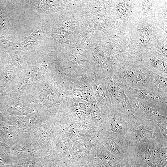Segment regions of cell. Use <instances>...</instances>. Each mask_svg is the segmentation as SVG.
I'll return each mask as SVG.
<instances>
[{
  "label": "cell",
  "instance_id": "16",
  "mask_svg": "<svg viewBox=\"0 0 167 167\" xmlns=\"http://www.w3.org/2000/svg\"><path fill=\"white\" fill-rule=\"evenodd\" d=\"M128 98L135 111L134 115L152 121L157 124L167 122V116L161 114L158 109L143 104L137 99Z\"/></svg>",
  "mask_w": 167,
  "mask_h": 167
},
{
  "label": "cell",
  "instance_id": "14",
  "mask_svg": "<svg viewBox=\"0 0 167 167\" xmlns=\"http://www.w3.org/2000/svg\"><path fill=\"white\" fill-rule=\"evenodd\" d=\"M97 143L122 160L128 162L129 147L126 140H122L104 134H99Z\"/></svg>",
  "mask_w": 167,
  "mask_h": 167
},
{
  "label": "cell",
  "instance_id": "26",
  "mask_svg": "<svg viewBox=\"0 0 167 167\" xmlns=\"http://www.w3.org/2000/svg\"><path fill=\"white\" fill-rule=\"evenodd\" d=\"M88 167H106L103 164L101 160L96 157L88 164Z\"/></svg>",
  "mask_w": 167,
  "mask_h": 167
},
{
  "label": "cell",
  "instance_id": "31",
  "mask_svg": "<svg viewBox=\"0 0 167 167\" xmlns=\"http://www.w3.org/2000/svg\"><path fill=\"white\" fill-rule=\"evenodd\" d=\"M2 0H0V3L1 2H2Z\"/></svg>",
  "mask_w": 167,
  "mask_h": 167
},
{
  "label": "cell",
  "instance_id": "25",
  "mask_svg": "<svg viewBox=\"0 0 167 167\" xmlns=\"http://www.w3.org/2000/svg\"><path fill=\"white\" fill-rule=\"evenodd\" d=\"M71 160L66 159L60 160H55L53 167H81Z\"/></svg>",
  "mask_w": 167,
  "mask_h": 167
},
{
  "label": "cell",
  "instance_id": "13",
  "mask_svg": "<svg viewBox=\"0 0 167 167\" xmlns=\"http://www.w3.org/2000/svg\"><path fill=\"white\" fill-rule=\"evenodd\" d=\"M141 60L144 66L152 72L167 78V59L153 48L144 50Z\"/></svg>",
  "mask_w": 167,
  "mask_h": 167
},
{
  "label": "cell",
  "instance_id": "11",
  "mask_svg": "<svg viewBox=\"0 0 167 167\" xmlns=\"http://www.w3.org/2000/svg\"><path fill=\"white\" fill-rule=\"evenodd\" d=\"M61 122H43L33 132L35 138L45 156L52 155L53 143L60 134Z\"/></svg>",
  "mask_w": 167,
  "mask_h": 167
},
{
  "label": "cell",
  "instance_id": "29",
  "mask_svg": "<svg viewBox=\"0 0 167 167\" xmlns=\"http://www.w3.org/2000/svg\"><path fill=\"white\" fill-rule=\"evenodd\" d=\"M6 55V54L0 50V57Z\"/></svg>",
  "mask_w": 167,
  "mask_h": 167
},
{
  "label": "cell",
  "instance_id": "22",
  "mask_svg": "<svg viewBox=\"0 0 167 167\" xmlns=\"http://www.w3.org/2000/svg\"><path fill=\"white\" fill-rule=\"evenodd\" d=\"M28 1L33 6L34 10L38 13H45L54 11L57 10L58 7L56 1L33 0Z\"/></svg>",
  "mask_w": 167,
  "mask_h": 167
},
{
  "label": "cell",
  "instance_id": "19",
  "mask_svg": "<svg viewBox=\"0 0 167 167\" xmlns=\"http://www.w3.org/2000/svg\"><path fill=\"white\" fill-rule=\"evenodd\" d=\"M96 156L101 160L106 167H123L125 163L127 162L112 154L98 143Z\"/></svg>",
  "mask_w": 167,
  "mask_h": 167
},
{
  "label": "cell",
  "instance_id": "3",
  "mask_svg": "<svg viewBox=\"0 0 167 167\" xmlns=\"http://www.w3.org/2000/svg\"><path fill=\"white\" fill-rule=\"evenodd\" d=\"M132 30L130 41V49L127 52L131 55L141 57L143 52L154 46L163 39L167 38L166 34L154 25L151 20H138Z\"/></svg>",
  "mask_w": 167,
  "mask_h": 167
},
{
  "label": "cell",
  "instance_id": "8",
  "mask_svg": "<svg viewBox=\"0 0 167 167\" xmlns=\"http://www.w3.org/2000/svg\"><path fill=\"white\" fill-rule=\"evenodd\" d=\"M99 130L93 123L67 119L61 124L60 134L73 142L83 139H98Z\"/></svg>",
  "mask_w": 167,
  "mask_h": 167
},
{
  "label": "cell",
  "instance_id": "18",
  "mask_svg": "<svg viewBox=\"0 0 167 167\" xmlns=\"http://www.w3.org/2000/svg\"><path fill=\"white\" fill-rule=\"evenodd\" d=\"M73 142L69 138L61 134L56 137L52 146V155L55 160L67 159Z\"/></svg>",
  "mask_w": 167,
  "mask_h": 167
},
{
  "label": "cell",
  "instance_id": "12",
  "mask_svg": "<svg viewBox=\"0 0 167 167\" xmlns=\"http://www.w3.org/2000/svg\"><path fill=\"white\" fill-rule=\"evenodd\" d=\"M11 152L21 158L45 156L35 138L27 133H24L19 140L11 147Z\"/></svg>",
  "mask_w": 167,
  "mask_h": 167
},
{
  "label": "cell",
  "instance_id": "6",
  "mask_svg": "<svg viewBox=\"0 0 167 167\" xmlns=\"http://www.w3.org/2000/svg\"><path fill=\"white\" fill-rule=\"evenodd\" d=\"M125 92L128 98L137 99L143 104L158 109L160 113L167 116V92L156 86L139 89L126 85Z\"/></svg>",
  "mask_w": 167,
  "mask_h": 167
},
{
  "label": "cell",
  "instance_id": "10",
  "mask_svg": "<svg viewBox=\"0 0 167 167\" xmlns=\"http://www.w3.org/2000/svg\"><path fill=\"white\" fill-rule=\"evenodd\" d=\"M97 139H83L73 142L67 159L81 166L88 165L96 157Z\"/></svg>",
  "mask_w": 167,
  "mask_h": 167
},
{
  "label": "cell",
  "instance_id": "30",
  "mask_svg": "<svg viewBox=\"0 0 167 167\" xmlns=\"http://www.w3.org/2000/svg\"><path fill=\"white\" fill-rule=\"evenodd\" d=\"M81 167H88V165H83V166H81Z\"/></svg>",
  "mask_w": 167,
  "mask_h": 167
},
{
  "label": "cell",
  "instance_id": "5",
  "mask_svg": "<svg viewBox=\"0 0 167 167\" xmlns=\"http://www.w3.org/2000/svg\"><path fill=\"white\" fill-rule=\"evenodd\" d=\"M0 108L7 117L22 116L37 112L25 93L9 90L0 94Z\"/></svg>",
  "mask_w": 167,
  "mask_h": 167
},
{
  "label": "cell",
  "instance_id": "17",
  "mask_svg": "<svg viewBox=\"0 0 167 167\" xmlns=\"http://www.w3.org/2000/svg\"><path fill=\"white\" fill-rule=\"evenodd\" d=\"M46 37L45 27L39 22L34 31L23 41L17 43L18 50L31 51L37 49L44 43Z\"/></svg>",
  "mask_w": 167,
  "mask_h": 167
},
{
  "label": "cell",
  "instance_id": "21",
  "mask_svg": "<svg viewBox=\"0 0 167 167\" xmlns=\"http://www.w3.org/2000/svg\"><path fill=\"white\" fill-rule=\"evenodd\" d=\"M5 1L0 3V28L6 36L11 34L13 29L9 19L7 6Z\"/></svg>",
  "mask_w": 167,
  "mask_h": 167
},
{
  "label": "cell",
  "instance_id": "7",
  "mask_svg": "<svg viewBox=\"0 0 167 167\" xmlns=\"http://www.w3.org/2000/svg\"><path fill=\"white\" fill-rule=\"evenodd\" d=\"M107 78L106 83L111 110L126 115H134L135 111L125 93V84L118 81L112 74Z\"/></svg>",
  "mask_w": 167,
  "mask_h": 167
},
{
  "label": "cell",
  "instance_id": "2",
  "mask_svg": "<svg viewBox=\"0 0 167 167\" xmlns=\"http://www.w3.org/2000/svg\"><path fill=\"white\" fill-rule=\"evenodd\" d=\"M128 162L132 167H167V141L129 146Z\"/></svg>",
  "mask_w": 167,
  "mask_h": 167
},
{
  "label": "cell",
  "instance_id": "24",
  "mask_svg": "<svg viewBox=\"0 0 167 167\" xmlns=\"http://www.w3.org/2000/svg\"><path fill=\"white\" fill-rule=\"evenodd\" d=\"M154 86L167 92V78L154 74Z\"/></svg>",
  "mask_w": 167,
  "mask_h": 167
},
{
  "label": "cell",
  "instance_id": "15",
  "mask_svg": "<svg viewBox=\"0 0 167 167\" xmlns=\"http://www.w3.org/2000/svg\"><path fill=\"white\" fill-rule=\"evenodd\" d=\"M7 124L19 127L24 133H31L34 132L42 123L37 112L27 115L7 117Z\"/></svg>",
  "mask_w": 167,
  "mask_h": 167
},
{
  "label": "cell",
  "instance_id": "23",
  "mask_svg": "<svg viewBox=\"0 0 167 167\" xmlns=\"http://www.w3.org/2000/svg\"><path fill=\"white\" fill-rule=\"evenodd\" d=\"M6 36L0 28V50L6 54L18 50L17 43L8 40Z\"/></svg>",
  "mask_w": 167,
  "mask_h": 167
},
{
  "label": "cell",
  "instance_id": "4",
  "mask_svg": "<svg viewBox=\"0 0 167 167\" xmlns=\"http://www.w3.org/2000/svg\"><path fill=\"white\" fill-rule=\"evenodd\" d=\"M125 139L129 146L167 141L157 123L152 121L134 115Z\"/></svg>",
  "mask_w": 167,
  "mask_h": 167
},
{
  "label": "cell",
  "instance_id": "20",
  "mask_svg": "<svg viewBox=\"0 0 167 167\" xmlns=\"http://www.w3.org/2000/svg\"><path fill=\"white\" fill-rule=\"evenodd\" d=\"M105 80L103 79H98L96 84V95L99 104L104 108L111 110L110 102L106 90Z\"/></svg>",
  "mask_w": 167,
  "mask_h": 167
},
{
  "label": "cell",
  "instance_id": "9",
  "mask_svg": "<svg viewBox=\"0 0 167 167\" xmlns=\"http://www.w3.org/2000/svg\"><path fill=\"white\" fill-rule=\"evenodd\" d=\"M133 117L134 115H126L110 110L107 116L105 125L100 131L99 134L126 140Z\"/></svg>",
  "mask_w": 167,
  "mask_h": 167
},
{
  "label": "cell",
  "instance_id": "1",
  "mask_svg": "<svg viewBox=\"0 0 167 167\" xmlns=\"http://www.w3.org/2000/svg\"><path fill=\"white\" fill-rule=\"evenodd\" d=\"M111 74L121 83L134 88L154 87V74L144 66L141 57L131 55L126 51L116 60Z\"/></svg>",
  "mask_w": 167,
  "mask_h": 167
},
{
  "label": "cell",
  "instance_id": "28",
  "mask_svg": "<svg viewBox=\"0 0 167 167\" xmlns=\"http://www.w3.org/2000/svg\"><path fill=\"white\" fill-rule=\"evenodd\" d=\"M123 167H132L131 166L128 164V162H126L124 165L123 166Z\"/></svg>",
  "mask_w": 167,
  "mask_h": 167
},
{
  "label": "cell",
  "instance_id": "27",
  "mask_svg": "<svg viewBox=\"0 0 167 167\" xmlns=\"http://www.w3.org/2000/svg\"><path fill=\"white\" fill-rule=\"evenodd\" d=\"M163 136L166 139L167 138V122L157 124Z\"/></svg>",
  "mask_w": 167,
  "mask_h": 167
}]
</instances>
